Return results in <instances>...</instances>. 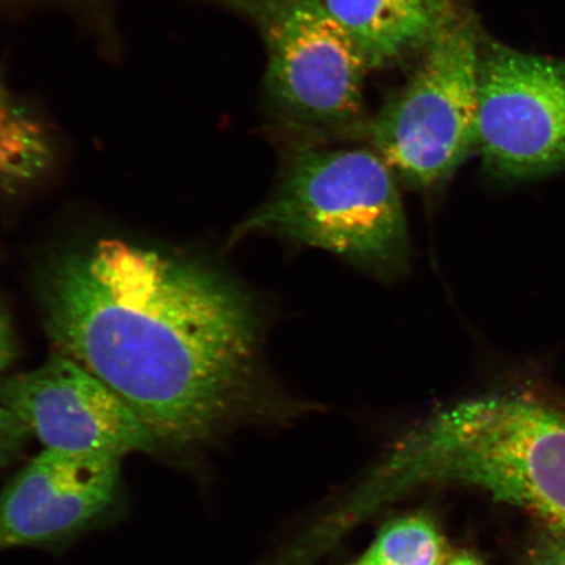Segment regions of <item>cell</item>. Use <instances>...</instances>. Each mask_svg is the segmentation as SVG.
<instances>
[{
	"mask_svg": "<svg viewBox=\"0 0 565 565\" xmlns=\"http://www.w3.org/2000/svg\"><path fill=\"white\" fill-rule=\"evenodd\" d=\"M45 309L62 355L115 391L158 445L207 440L249 398L257 317L206 267L103 239L53 266Z\"/></svg>",
	"mask_w": 565,
	"mask_h": 565,
	"instance_id": "6da1fadb",
	"label": "cell"
},
{
	"mask_svg": "<svg viewBox=\"0 0 565 565\" xmlns=\"http://www.w3.org/2000/svg\"><path fill=\"white\" fill-rule=\"evenodd\" d=\"M479 487L565 536V416L515 395L459 402L424 424L387 468Z\"/></svg>",
	"mask_w": 565,
	"mask_h": 565,
	"instance_id": "7a4b0ae2",
	"label": "cell"
},
{
	"mask_svg": "<svg viewBox=\"0 0 565 565\" xmlns=\"http://www.w3.org/2000/svg\"><path fill=\"white\" fill-rule=\"evenodd\" d=\"M395 177L372 148H296L271 196L233 239L271 233L373 271L398 273L409 242Z\"/></svg>",
	"mask_w": 565,
	"mask_h": 565,
	"instance_id": "3957f363",
	"label": "cell"
},
{
	"mask_svg": "<svg viewBox=\"0 0 565 565\" xmlns=\"http://www.w3.org/2000/svg\"><path fill=\"white\" fill-rule=\"evenodd\" d=\"M480 49L476 21L462 11L364 126L372 150L409 188L435 192L476 150Z\"/></svg>",
	"mask_w": 565,
	"mask_h": 565,
	"instance_id": "277c9868",
	"label": "cell"
},
{
	"mask_svg": "<svg viewBox=\"0 0 565 565\" xmlns=\"http://www.w3.org/2000/svg\"><path fill=\"white\" fill-rule=\"evenodd\" d=\"M257 26L267 66L265 92L275 115L316 134L364 127L370 67L320 0H224Z\"/></svg>",
	"mask_w": 565,
	"mask_h": 565,
	"instance_id": "5b68a950",
	"label": "cell"
},
{
	"mask_svg": "<svg viewBox=\"0 0 565 565\" xmlns=\"http://www.w3.org/2000/svg\"><path fill=\"white\" fill-rule=\"evenodd\" d=\"M476 150L503 179L565 167V62L482 41Z\"/></svg>",
	"mask_w": 565,
	"mask_h": 565,
	"instance_id": "8992f818",
	"label": "cell"
},
{
	"mask_svg": "<svg viewBox=\"0 0 565 565\" xmlns=\"http://www.w3.org/2000/svg\"><path fill=\"white\" fill-rule=\"evenodd\" d=\"M0 399L49 450L121 459L159 447L115 391L62 353L7 381Z\"/></svg>",
	"mask_w": 565,
	"mask_h": 565,
	"instance_id": "52a82bcc",
	"label": "cell"
},
{
	"mask_svg": "<svg viewBox=\"0 0 565 565\" xmlns=\"http://www.w3.org/2000/svg\"><path fill=\"white\" fill-rule=\"evenodd\" d=\"M119 459L45 449L0 493V551L65 539L115 503Z\"/></svg>",
	"mask_w": 565,
	"mask_h": 565,
	"instance_id": "ba28073f",
	"label": "cell"
},
{
	"mask_svg": "<svg viewBox=\"0 0 565 565\" xmlns=\"http://www.w3.org/2000/svg\"><path fill=\"white\" fill-rule=\"evenodd\" d=\"M349 33L370 70L418 56L461 15L456 0H320Z\"/></svg>",
	"mask_w": 565,
	"mask_h": 565,
	"instance_id": "9c48e42d",
	"label": "cell"
},
{
	"mask_svg": "<svg viewBox=\"0 0 565 565\" xmlns=\"http://www.w3.org/2000/svg\"><path fill=\"white\" fill-rule=\"evenodd\" d=\"M51 160V145L41 125L0 83V189L39 179Z\"/></svg>",
	"mask_w": 565,
	"mask_h": 565,
	"instance_id": "30bf717a",
	"label": "cell"
},
{
	"mask_svg": "<svg viewBox=\"0 0 565 565\" xmlns=\"http://www.w3.org/2000/svg\"><path fill=\"white\" fill-rule=\"evenodd\" d=\"M450 553L439 527L427 515L395 520L350 565H444Z\"/></svg>",
	"mask_w": 565,
	"mask_h": 565,
	"instance_id": "8fae6325",
	"label": "cell"
},
{
	"mask_svg": "<svg viewBox=\"0 0 565 565\" xmlns=\"http://www.w3.org/2000/svg\"><path fill=\"white\" fill-rule=\"evenodd\" d=\"M524 565H565V536L541 530L527 547Z\"/></svg>",
	"mask_w": 565,
	"mask_h": 565,
	"instance_id": "7c38bea8",
	"label": "cell"
},
{
	"mask_svg": "<svg viewBox=\"0 0 565 565\" xmlns=\"http://www.w3.org/2000/svg\"><path fill=\"white\" fill-rule=\"evenodd\" d=\"M25 430L10 409L0 405V461L11 454L13 445L21 439Z\"/></svg>",
	"mask_w": 565,
	"mask_h": 565,
	"instance_id": "4fadbf2b",
	"label": "cell"
},
{
	"mask_svg": "<svg viewBox=\"0 0 565 565\" xmlns=\"http://www.w3.org/2000/svg\"><path fill=\"white\" fill-rule=\"evenodd\" d=\"M15 353V345H13V338L9 322L0 310V371L4 370L11 363Z\"/></svg>",
	"mask_w": 565,
	"mask_h": 565,
	"instance_id": "5bb4252c",
	"label": "cell"
},
{
	"mask_svg": "<svg viewBox=\"0 0 565 565\" xmlns=\"http://www.w3.org/2000/svg\"><path fill=\"white\" fill-rule=\"evenodd\" d=\"M444 565H484L482 562L478 559L475 555L459 553L456 555H450L447 563Z\"/></svg>",
	"mask_w": 565,
	"mask_h": 565,
	"instance_id": "9a60e30c",
	"label": "cell"
}]
</instances>
